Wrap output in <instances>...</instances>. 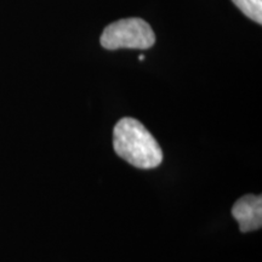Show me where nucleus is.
Segmentation results:
<instances>
[{
  "mask_svg": "<svg viewBox=\"0 0 262 262\" xmlns=\"http://www.w3.org/2000/svg\"><path fill=\"white\" fill-rule=\"evenodd\" d=\"M114 150L120 158L139 169H155L163 162L159 143L142 123L123 118L113 130Z\"/></svg>",
  "mask_w": 262,
  "mask_h": 262,
  "instance_id": "1",
  "label": "nucleus"
},
{
  "mask_svg": "<svg viewBox=\"0 0 262 262\" xmlns=\"http://www.w3.org/2000/svg\"><path fill=\"white\" fill-rule=\"evenodd\" d=\"M107 50L118 49H141L147 50L156 42V34L150 26L142 18L118 19L104 28L100 39Z\"/></svg>",
  "mask_w": 262,
  "mask_h": 262,
  "instance_id": "2",
  "label": "nucleus"
},
{
  "mask_svg": "<svg viewBox=\"0 0 262 262\" xmlns=\"http://www.w3.org/2000/svg\"><path fill=\"white\" fill-rule=\"evenodd\" d=\"M232 215L239 224L241 232H251L262 226L261 195L247 194L239 198L232 208Z\"/></svg>",
  "mask_w": 262,
  "mask_h": 262,
  "instance_id": "3",
  "label": "nucleus"
},
{
  "mask_svg": "<svg viewBox=\"0 0 262 262\" xmlns=\"http://www.w3.org/2000/svg\"><path fill=\"white\" fill-rule=\"evenodd\" d=\"M243 14L253 21L262 24V0H232Z\"/></svg>",
  "mask_w": 262,
  "mask_h": 262,
  "instance_id": "4",
  "label": "nucleus"
},
{
  "mask_svg": "<svg viewBox=\"0 0 262 262\" xmlns=\"http://www.w3.org/2000/svg\"><path fill=\"white\" fill-rule=\"evenodd\" d=\"M139 60H140V61H143V60H145V55H140V56H139Z\"/></svg>",
  "mask_w": 262,
  "mask_h": 262,
  "instance_id": "5",
  "label": "nucleus"
}]
</instances>
